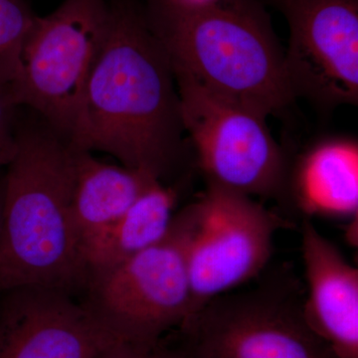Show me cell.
<instances>
[{
	"label": "cell",
	"instance_id": "cell-19",
	"mask_svg": "<svg viewBox=\"0 0 358 358\" xmlns=\"http://www.w3.org/2000/svg\"><path fill=\"white\" fill-rule=\"evenodd\" d=\"M169 3L178 4V6H199L204 4L212 3L217 0H164Z\"/></svg>",
	"mask_w": 358,
	"mask_h": 358
},
{
	"label": "cell",
	"instance_id": "cell-11",
	"mask_svg": "<svg viewBox=\"0 0 358 358\" xmlns=\"http://www.w3.org/2000/svg\"><path fill=\"white\" fill-rule=\"evenodd\" d=\"M308 298L303 310L313 333L336 358H358V270L310 221L303 224Z\"/></svg>",
	"mask_w": 358,
	"mask_h": 358
},
{
	"label": "cell",
	"instance_id": "cell-13",
	"mask_svg": "<svg viewBox=\"0 0 358 358\" xmlns=\"http://www.w3.org/2000/svg\"><path fill=\"white\" fill-rule=\"evenodd\" d=\"M308 215L350 217L358 210V145L324 141L301 159L289 176V194Z\"/></svg>",
	"mask_w": 358,
	"mask_h": 358
},
{
	"label": "cell",
	"instance_id": "cell-5",
	"mask_svg": "<svg viewBox=\"0 0 358 358\" xmlns=\"http://www.w3.org/2000/svg\"><path fill=\"white\" fill-rule=\"evenodd\" d=\"M109 20L106 0H65L48 15L36 16L21 49L10 85L14 100L67 141Z\"/></svg>",
	"mask_w": 358,
	"mask_h": 358
},
{
	"label": "cell",
	"instance_id": "cell-12",
	"mask_svg": "<svg viewBox=\"0 0 358 358\" xmlns=\"http://www.w3.org/2000/svg\"><path fill=\"white\" fill-rule=\"evenodd\" d=\"M155 181L160 180L126 166L100 162L91 152L75 150L72 217L83 258L90 245Z\"/></svg>",
	"mask_w": 358,
	"mask_h": 358
},
{
	"label": "cell",
	"instance_id": "cell-18",
	"mask_svg": "<svg viewBox=\"0 0 358 358\" xmlns=\"http://www.w3.org/2000/svg\"><path fill=\"white\" fill-rule=\"evenodd\" d=\"M157 358H183L176 348L164 345L162 341L157 346Z\"/></svg>",
	"mask_w": 358,
	"mask_h": 358
},
{
	"label": "cell",
	"instance_id": "cell-3",
	"mask_svg": "<svg viewBox=\"0 0 358 358\" xmlns=\"http://www.w3.org/2000/svg\"><path fill=\"white\" fill-rule=\"evenodd\" d=\"M148 22L173 72L267 117L293 103L285 52L257 0L185 6L150 0Z\"/></svg>",
	"mask_w": 358,
	"mask_h": 358
},
{
	"label": "cell",
	"instance_id": "cell-9",
	"mask_svg": "<svg viewBox=\"0 0 358 358\" xmlns=\"http://www.w3.org/2000/svg\"><path fill=\"white\" fill-rule=\"evenodd\" d=\"M289 26L285 52L294 98L322 109L358 101V0H275Z\"/></svg>",
	"mask_w": 358,
	"mask_h": 358
},
{
	"label": "cell",
	"instance_id": "cell-1",
	"mask_svg": "<svg viewBox=\"0 0 358 358\" xmlns=\"http://www.w3.org/2000/svg\"><path fill=\"white\" fill-rule=\"evenodd\" d=\"M183 131L166 51L145 10L117 0L68 143L75 150L113 155L162 182L181 162Z\"/></svg>",
	"mask_w": 358,
	"mask_h": 358
},
{
	"label": "cell",
	"instance_id": "cell-8",
	"mask_svg": "<svg viewBox=\"0 0 358 358\" xmlns=\"http://www.w3.org/2000/svg\"><path fill=\"white\" fill-rule=\"evenodd\" d=\"M195 204L197 225L187 253L188 319L216 296L260 274L272 256L275 233L292 226L248 195L209 181Z\"/></svg>",
	"mask_w": 358,
	"mask_h": 358
},
{
	"label": "cell",
	"instance_id": "cell-22",
	"mask_svg": "<svg viewBox=\"0 0 358 358\" xmlns=\"http://www.w3.org/2000/svg\"><path fill=\"white\" fill-rule=\"evenodd\" d=\"M273 1H275V0H273Z\"/></svg>",
	"mask_w": 358,
	"mask_h": 358
},
{
	"label": "cell",
	"instance_id": "cell-4",
	"mask_svg": "<svg viewBox=\"0 0 358 358\" xmlns=\"http://www.w3.org/2000/svg\"><path fill=\"white\" fill-rule=\"evenodd\" d=\"M197 225L195 202L174 214L159 243L128 260L87 274L81 300L108 331L129 343L155 348L189 317L188 246Z\"/></svg>",
	"mask_w": 358,
	"mask_h": 358
},
{
	"label": "cell",
	"instance_id": "cell-16",
	"mask_svg": "<svg viewBox=\"0 0 358 358\" xmlns=\"http://www.w3.org/2000/svg\"><path fill=\"white\" fill-rule=\"evenodd\" d=\"M20 106L14 100L10 86H0V174L15 155L18 131L16 110Z\"/></svg>",
	"mask_w": 358,
	"mask_h": 358
},
{
	"label": "cell",
	"instance_id": "cell-20",
	"mask_svg": "<svg viewBox=\"0 0 358 358\" xmlns=\"http://www.w3.org/2000/svg\"><path fill=\"white\" fill-rule=\"evenodd\" d=\"M3 222V173L0 174V236Z\"/></svg>",
	"mask_w": 358,
	"mask_h": 358
},
{
	"label": "cell",
	"instance_id": "cell-6",
	"mask_svg": "<svg viewBox=\"0 0 358 358\" xmlns=\"http://www.w3.org/2000/svg\"><path fill=\"white\" fill-rule=\"evenodd\" d=\"M291 284H268L208 301L179 327L183 358H336L307 324Z\"/></svg>",
	"mask_w": 358,
	"mask_h": 358
},
{
	"label": "cell",
	"instance_id": "cell-17",
	"mask_svg": "<svg viewBox=\"0 0 358 358\" xmlns=\"http://www.w3.org/2000/svg\"><path fill=\"white\" fill-rule=\"evenodd\" d=\"M157 346L147 348L119 339L99 353L96 358H157Z\"/></svg>",
	"mask_w": 358,
	"mask_h": 358
},
{
	"label": "cell",
	"instance_id": "cell-10",
	"mask_svg": "<svg viewBox=\"0 0 358 358\" xmlns=\"http://www.w3.org/2000/svg\"><path fill=\"white\" fill-rule=\"evenodd\" d=\"M119 339L66 292L30 286L0 294V358H96Z\"/></svg>",
	"mask_w": 358,
	"mask_h": 358
},
{
	"label": "cell",
	"instance_id": "cell-15",
	"mask_svg": "<svg viewBox=\"0 0 358 358\" xmlns=\"http://www.w3.org/2000/svg\"><path fill=\"white\" fill-rule=\"evenodd\" d=\"M36 15L23 0H0V86L17 74L21 49Z\"/></svg>",
	"mask_w": 358,
	"mask_h": 358
},
{
	"label": "cell",
	"instance_id": "cell-21",
	"mask_svg": "<svg viewBox=\"0 0 358 358\" xmlns=\"http://www.w3.org/2000/svg\"><path fill=\"white\" fill-rule=\"evenodd\" d=\"M355 232L357 233V219L355 220V222H352L350 224V228L348 229V233H346V238L350 240V243L355 245V239L357 241V237L355 236Z\"/></svg>",
	"mask_w": 358,
	"mask_h": 358
},
{
	"label": "cell",
	"instance_id": "cell-7",
	"mask_svg": "<svg viewBox=\"0 0 358 358\" xmlns=\"http://www.w3.org/2000/svg\"><path fill=\"white\" fill-rule=\"evenodd\" d=\"M173 73L183 129L206 180L250 197L288 196V162L266 117Z\"/></svg>",
	"mask_w": 358,
	"mask_h": 358
},
{
	"label": "cell",
	"instance_id": "cell-2",
	"mask_svg": "<svg viewBox=\"0 0 358 358\" xmlns=\"http://www.w3.org/2000/svg\"><path fill=\"white\" fill-rule=\"evenodd\" d=\"M75 150L50 127H22L3 171L0 294L20 287L76 296L87 277L72 217Z\"/></svg>",
	"mask_w": 358,
	"mask_h": 358
},
{
	"label": "cell",
	"instance_id": "cell-14",
	"mask_svg": "<svg viewBox=\"0 0 358 358\" xmlns=\"http://www.w3.org/2000/svg\"><path fill=\"white\" fill-rule=\"evenodd\" d=\"M176 200V190L162 181L148 186L128 210L86 249L87 271L115 265L159 243L171 228Z\"/></svg>",
	"mask_w": 358,
	"mask_h": 358
}]
</instances>
